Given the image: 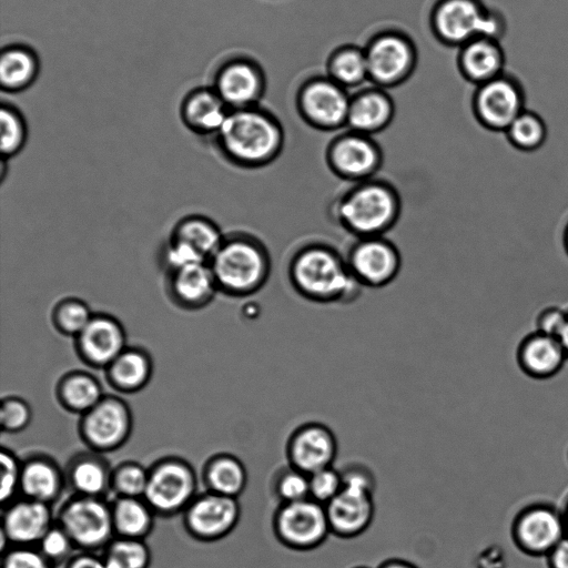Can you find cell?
Instances as JSON below:
<instances>
[{
    "label": "cell",
    "mask_w": 568,
    "mask_h": 568,
    "mask_svg": "<svg viewBox=\"0 0 568 568\" xmlns=\"http://www.w3.org/2000/svg\"><path fill=\"white\" fill-rule=\"evenodd\" d=\"M294 291L315 303H347L362 290L345 255L324 242H308L293 253L287 266Z\"/></svg>",
    "instance_id": "1"
},
{
    "label": "cell",
    "mask_w": 568,
    "mask_h": 568,
    "mask_svg": "<svg viewBox=\"0 0 568 568\" xmlns=\"http://www.w3.org/2000/svg\"><path fill=\"white\" fill-rule=\"evenodd\" d=\"M214 138L221 156L246 170L267 166L284 146L281 126L271 116L251 108L230 110Z\"/></svg>",
    "instance_id": "2"
},
{
    "label": "cell",
    "mask_w": 568,
    "mask_h": 568,
    "mask_svg": "<svg viewBox=\"0 0 568 568\" xmlns=\"http://www.w3.org/2000/svg\"><path fill=\"white\" fill-rule=\"evenodd\" d=\"M400 211L396 187L377 178L352 183L333 203L337 224L355 239L385 235L397 223Z\"/></svg>",
    "instance_id": "3"
},
{
    "label": "cell",
    "mask_w": 568,
    "mask_h": 568,
    "mask_svg": "<svg viewBox=\"0 0 568 568\" xmlns=\"http://www.w3.org/2000/svg\"><path fill=\"white\" fill-rule=\"evenodd\" d=\"M219 293L245 297L258 292L271 273V256L266 245L246 232L225 234L209 260Z\"/></svg>",
    "instance_id": "4"
},
{
    "label": "cell",
    "mask_w": 568,
    "mask_h": 568,
    "mask_svg": "<svg viewBox=\"0 0 568 568\" xmlns=\"http://www.w3.org/2000/svg\"><path fill=\"white\" fill-rule=\"evenodd\" d=\"M272 529L276 541L296 554L316 551L331 535L325 506L311 498L277 505Z\"/></svg>",
    "instance_id": "5"
},
{
    "label": "cell",
    "mask_w": 568,
    "mask_h": 568,
    "mask_svg": "<svg viewBox=\"0 0 568 568\" xmlns=\"http://www.w3.org/2000/svg\"><path fill=\"white\" fill-rule=\"evenodd\" d=\"M57 523L82 551L105 548L115 535L111 505L102 497L75 495L63 504Z\"/></svg>",
    "instance_id": "6"
},
{
    "label": "cell",
    "mask_w": 568,
    "mask_h": 568,
    "mask_svg": "<svg viewBox=\"0 0 568 568\" xmlns=\"http://www.w3.org/2000/svg\"><path fill=\"white\" fill-rule=\"evenodd\" d=\"M196 486L192 466L183 459L168 457L149 469L143 498L155 514L171 516L186 509L195 498Z\"/></svg>",
    "instance_id": "7"
},
{
    "label": "cell",
    "mask_w": 568,
    "mask_h": 568,
    "mask_svg": "<svg viewBox=\"0 0 568 568\" xmlns=\"http://www.w3.org/2000/svg\"><path fill=\"white\" fill-rule=\"evenodd\" d=\"M567 535L562 510L548 503H531L523 507L510 525V538L524 555L546 557Z\"/></svg>",
    "instance_id": "8"
},
{
    "label": "cell",
    "mask_w": 568,
    "mask_h": 568,
    "mask_svg": "<svg viewBox=\"0 0 568 568\" xmlns=\"http://www.w3.org/2000/svg\"><path fill=\"white\" fill-rule=\"evenodd\" d=\"M132 426V413L126 402L118 396L104 395L94 407L81 415L79 433L93 452L102 454L125 444Z\"/></svg>",
    "instance_id": "9"
},
{
    "label": "cell",
    "mask_w": 568,
    "mask_h": 568,
    "mask_svg": "<svg viewBox=\"0 0 568 568\" xmlns=\"http://www.w3.org/2000/svg\"><path fill=\"white\" fill-rule=\"evenodd\" d=\"M325 162L332 173L352 184L376 178L383 152L371 135L351 131L328 143Z\"/></svg>",
    "instance_id": "10"
},
{
    "label": "cell",
    "mask_w": 568,
    "mask_h": 568,
    "mask_svg": "<svg viewBox=\"0 0 568 568\" xmlns=\"http://www.w3.org/2000/svg\"><path fill=\"white\" fill-rule=\"evenodd\" d=\"M345 258L356 281L371 288L392 283L402 266L398 248L385 235L355 239Z\"/></svg>",
    "instance_id": "11"
},
{
    "label": "cell",
    "mask_w": 568,
    "mask_h": 568,
    "mask_svg": "<svg viewBox=\"0 0 568 568\" xmlns=\"http://www.w3.org/2000/svg\"><path fill=\"white\" fill-rule=\"evenodd\" d=\"M241 506L237 498L210 490L195 496L184 510L186 531L200 541H215L227 536L237 525Z\"/></svg>",
    "instance_id": "12"
},
{
    "label": "cell",
    "mask_w": 568,
    "mask_h": 568,
    "mask_svg": "<svg viewBox=\"0 0 568 568\" xmlns=\"http://www.w3.org/2000/svg\"><path fill=\"white\" fill-rule=\"evenodd\" d=\"M338 444L333 430L320 422H306L295 427L285 444L287 463L310 475L333 466Z\"/></svg>",
    "instance_id": "13"
},
{
    "label": "cell",
    "mask_w": 568,
    "mask_h": 568,
    "mask_svg": "<svg viewBox=\"0 0 568 568\" xmlns=\"http://www.w3.org/2000/svg\"><path fill=\"white\" fill-rule=\"evenodd\" d=\"M79 358L94 368H106L128 346L122 323L108 313H94L73 338Z\"/></svg>",
    "instance_id": "14"
},
{
    "label": "cell",
    "mask_w": 568,
    "mask_h": 568,
    "mask_svg": "<svg viewBox=\"0 0 568 568\" xmlns=\"http://www.w3.org/2000/svg\"><path fill=\"white\" fill-rule=\"evenodd\" d=\"M164 285L169 300L184 311L206 307L219 293L207 262L166 270Z\"/></svg>",
    "instance_id": "15"
},
{
    "label": "cell",
    "mask_w": 568,
    "mask_h": 568,
    "mask_svg": "<svg viewBox=\"0 0 568 568\" xmlns=\"http://www.w3.org/2000/svg\"><path fill=\"white\" fill-rule=\"evenodd\" d=\"M331 535L349 540L365 532L375 515L374 494L343 488L326 506Z\"/></svg>",
    "instance_id": "16"
},
{
    "label": "cell",
    "mask_w": 568,
    "mask_h": 568,
    "mask_svg": "<svg viewBox=\"0 0 568 568\" xmlns=\"http://www.w3.org/2000/svg\"><path fill=\"white\" fill-rule=\"evenodd\" d=\"M475 108L484 126L506 131L523 112V99L511 81L497 77L484 83L477 93Z\"/></svg>",
    "instance_id": "17"
},
{
    "label": "cell",
    "mask_w": 568,
    "mask_h": 568,
    "mask_svg": "<svg viewBox=\"0 0 568 568\" xmlns=\"http://www.w3.org/2000/svg\"><path fill=\"white\" fill-rule=\"evenodd\" d=\"M53 524L49 504L23 498L7 505L1 532L13 546H34Z\"/></svg>",
    "instance_id": "18"
},
{
    "label": "cell",
    "mask_w": 568,
    "mask_h": 568,
    "mask_svg": "<svg viewBox=\"0 0 568 568\" xmlns=\"http://www.w3.org/2000/svg\"><path fill=\"white\" fill-rule=\"evenodd\" d=\"M440 33L453 41H464L471 37L489 38L498 32V21L485 14L471 0H448L437 13Z\"/></svg>",
    "instance_id": "19"
},
{
    "label": "cell",
    "mask_w": 568,
    "mask_h": 568,
    "mask_svg": "<svg viewBox=\"0 0 568 568\" xmlns=\"http://www.w3.org/2000/svg\"><path fill=\"white\" fill-rule=\"evenodd\" d=\"M516 361L526 376L545 381L556 376L568 358L559 338L535 331L519 343Z\"/></svg>",
    "instance_id": "20"
},
{
    "label": "cell",
    "mask_w": 568,
    "mask_h": 568,
    "mask_svg": "<svg viewBox=\"0 0 568 568\" xmlns=\"http://www.w3.org/2000/svg\"><path fill=\"white\" fill-rule=\"evenodd\" d=\"M351 102L335 84L312 83L302 97V109L310 123L322 130H335L347 122Z\"/></svg>",
    "instance_id": "21"
},
{
    "label": "cell",
    "mask_w": 568,
    "mask_h": 568,
    "mask_svg": "<svg viewBox=\"0 0 568 568\" xmlns=\"http://www.w3.org/2000/svg\"><path fill=\"white\" fill-rule=\"evenodd\" d=\"M153 363L150 354L141 348L126 346L105 368L109 384L118 392L132 394L143 389L150 382Z\"/></svg>",
    "instance_id": "22"
},
{
    "label": "cell",
    "mask_w": 568,
    "mask_h": 568,
    "mask_svg": "<svg viewBox=\"0 0 568 568\" xmlns=\"http://www.w3.org/2000/svg\"><path fill=\"white\" fill-rule=\"evenodd\" d=\"M63 483L59 466L48 457L36 456L22 463L20 491L24 498L50 505L59 497Z\"/></svg>",
    "instance_id": "23"
},
{
    "label": "cell",
    "mask_w": 568,
    "mask_h": 568,
    "mask_svg": "<svg viewBox=\"0 0 568 568\" xmlns=\"http://www.w3.org/2000/svg\"><path fill=\"white\" fill-rule=\"evenodd\" d=\"M230 110L216 92L199 90L191 93L181 109V116L192 132L215 135Z\"/></svg>",
    "instance_id": "24"
},
{
    "label": "cell",
    "mask_w": 568,
    "mask_h": 568,
    "mask_svg": "<svg viewBox=\"0 0 568 568\" xmlns=\"http://www.w3.org/2000/svg\"><path fill=\"white\" fill-rule=\"evenodd\" d=\"M258 90V75L245 62L230 63L217 75L215 92L231 110L248 108Z\"/></svg>",
    "instance_id": "25"
},
{
    "label": "cell",
    "mask_w": 568,
    "mask_h": 568,
    "mask_svg": "<svg viewBox=\"0 0 568 568\" xmlns=\"http://www.w3.org/2000/svg\"><path fill=\"white\" fill-rule=\"evenodd\" d=\"M98 454H80L69 464L67 478L77 495L103 498L111 491L112 470Z\"/></svg>",
    "instance_id": "26"
},
{
    "label": "cell",
    "mask_w": 568,
    "mask_h": 568,
    "mask_svg": "<svg viewBox=\"0 0 568 568\" xmlns=\"http://www.w3.org/2000/svg\"><path fill=\"white\" fill-rule=\"evenodd\" d=\"M366 60L368 72L376 80L390 82L406 71L410 61V52L402 39L387 36L375 41Z\"/></svg>",
    "instance_id": "27"
},
{
    "label": "cell",
    "mask_w": 568,
    "mask_h": 568,
    "mask_svg": "<svg viewBox=\"0 0 568 568\" xmlns=\"http://www.w3.org/2000/svg\"><path fill=\"white\" fill-rule=\"evenodd\" d=\"M57 397L68 412L83 415L94 407L104 394L100 382L92 374L74 371L60 378Z\"/></svg>",
    "instance_id": "28"
},
{
    "label": "cell",
    "mask_w": 568,
    "mask_h": 568,
    "mask_svg": "<svg viewBox=\"0 0 568 568\" xmlns=\"http://www.w3.org/2000/svg\"><path fill=\"white\" fill-rule=\"evenodd\" d=\"M224 236L225 233L217 223L202 214L183 216L175 223L170 234V239L190 245L207 262Z\"/></svg>",
    "instance_id": "29"
},
{
    "label": "cell",
    "mask_w": 568,
    "mask_h": 568,
    "mask_svg": "<svg viewBox=\"0 0 568 568\" xmlns=\"http://www.w3.org/2000/svg\"><path fill=\"white\" fill-rule=\"evenodd\" d=\"M203 478L206 490L237 498L246 487L247 471L234 455L219 454L204 465Z\"/></svg>",
    "instance_id": "30"
},
{
    "label": "cell",
    "mask_w": 568,
    "mask_h": 568,
    "mask_svg": "<svg viewBox=\"0 0 568 568\" xmlns=\"http://www.w3.org/2000/svg\"><path fill=\"white\" fill-rule=\"evenodd\" d=\"M111 511L118 537L144 539L153 528L155 513L144 498L116 497Z\"/></svg>",
    "instance_id": "31"
},
{
    "label": "cell",
    "mask_w": 568,
    "mask_h": 568,
    "mask_svg": "<svg viewBox=\"0 0 568 568\" xmlns=\"http://www.w3.org/2000/svg\"><path fill=\"white\" fill-rule=\"evenodd\" d=\"M392 113L387 98L378 93H367L351 102L346 124L351 131L372 135L389 123Z\"/></svg>",
    "instance_id": "32"
},
{
    "label": "cell",
    "mask_w": 568,
    "mask_h": 568,
    "mask_svg": "<svg viewBox=\"0 0 568 568\" xmlns=\"http://www.w3.org/2000/svg\"><path fill=\"white\" fill-rule=\"evenodd\" d=\"M503 52L488 38L476 39L464 50L462 63L465 72L477 81H490L497 78L503 68Z\"/></svg>",
    "instance_id": "33"
},
{
    "label": "cell",
    "mask_w": 568,
    "mask_h": 568,
    "mask_svg": "<svg viewBox=\"0 0 568 568\" xmlns=\"http://www.w3.org/2000/svg\"><path fill=\"white\" fill-rule=\"evenodd\" d=\"M106 568H148L151 551L144 539L114 537L102 556Z\"/></svg>",
    "instance_id": "34"
},
{
    "label": "cell",
    "mask_w": 568,
    "mask_h": 568,
    "mask_svg": "<svg viewBox=\"0 0 568 568\" xmlns=\"http://www.w3.org/2000/svg\"><path fill=\"white\" fill-rule=\"evenodd\" d=\"M37 72L34 55L23 48H10L1 55L0 79L3 88L9 90L26 87Z\"/></svg>",
    "instance_id": "35"
},
{
    "label": "cell",
    "mask_w": 568,
    "mask_h": 568,
    "mask_svg": "<svg viewBox=\"0 0 568 568\" xmlns=\"http://www.w3.org/2000/svg\"><path fill=\"white\" fill-rule=\"evenodd\" d=\"M93 314L85 301L70 296L54 304L51 322L57 332L74 338L87 326Z\"/></svg>",
    "instance_id": "36"
},
{
    "label": "cell",
    "mask_w": 568,
    "mask_h": 568,
    "mask_svg": "<svg viewBox=\"0 0 568 568\" xmlns=\"http://www.w3.org/2000/svg\"><path fill=\"white\" fill-rule=\"evenodd\" d=\"M270 489L277 505L310 498L308 475L286 463L275 469Z\"/></svg>",
    "instance_id": "37"
},
{
    "label": "cell",
    "mask_w": 568,
    "mask_h": 568,
    "mask_svg": "<svg viewBox=\"0 0 568 568\" xmlns=\"http://www.w3.org/2000/svg\"><path fill=\"white\" fill-rule=\"evenodd\" d=\"M505 132L510 144L524 152L536 151L547 136L542 119L528 111H523Z\"/></svg>",
    "instance_id": "38"
},
{
    "label": "cell",
    "mask_w": 568,
    "mask_h": 568,
    "mask_svg": "<svg viewBox=\"0 0 568 568\" xmlns=\"http://www.w3.org/2000/svg\"><path fill=\"white\" fill-rule=\"evenodd\" d=\"M0 151L1 159L10 160L18 155L26 145L28 130L22 115L10 105H2L0 112Z\"/></svg>",
    "instance_id": "39"
},
{
    "label": "cell",
    "mask_w": 568,
    "mask_h": 568,
    "mask_svg": "<svg viewBox=\"0 0 568 568\" xmlns=\"http://www.w3.org/2000/svg\"><path fill=\"white\" fill-rule=\"evenodd\" d=\"M149 479V469L135 462H125L112 470L111 491L116 497L143 498Z\"/></svg>",
    "instance_id": "40"
},
{
    "label": "cell",
    "mask_w": 568,
    "mask_h": 568,
    "mask_svg": "<svg viewBox=\"0 0 568 568\" xmlns=\"http://www.w3.org/2000/svg\"><path fill=\"white\" fill-rule=\"evenodd\" d=\"M75 548L67 531L54 523L38 544L40 552L53 565L67 562Z\"/></svg>",
    "instance_id": "41"
},
{
    "label": "cell",
    "mask_w": 568,
    "mask_h": 568,
    "mask_svg": "<svg viewBox=\"0 0 568 568\" xmlns=\"http://www.w3.org/2000/svg\"><path fill=\"white\" fill-rule=\"evenodd\" d=\"M310 498L326 506L343 489L339 469L325 467L308 475Z\"/></svg>",
    "instance_id": "42"
},
{
    "label": "cell",
    "mask_w": 568,
    "mask_h": 568,
    "mask_svg": "<svg viewBox=\"0 0 568 568\" xmlns=\"http://www.w3.org/2000/svg\"><path fill=\"white\" fill-rule=\"evenodd\" d=\"M32 418L29 404L14 396L1 400L0 425L2 432L19 433L28 427Z\"/></svg>",
    "instance_id": "43"
},
{
    "label": "cell",
    "mask_w": 568,
    "mask_h": 568,
    "mask_svg": "<svg viewBox=\"0 0 568 568\" xmlns=\"http://www.w3.org/2000/svg\"><path fill=\"white\" fill-rule=\"evenodd\" d=\"M332 70L339 81L355 84L368 72L366 55L356 50L344 51L334 59Z\"/></svg>",
    "instance_id": "44"
},
{
    "label": "cell",
    "mask_w": 568,
    "mask_h": 568,
    "mask_svg": "<svg viewBox=\"0 0 568 568\" xmlns=\"http://www.w3.org/2000/svg\"><path fill=\"white\" fill-rule=\"evenodd\" d=\"M22 463L18 460L16 455L7 448H2L0 453V471L1 487L0 500L2 506L12 503L17 491H20Z\"/></svg>",
    "instance_id": "45"
},
{
    "label": "cell",
    "mask_w": 568,
    "mask_h": 568,
    "mask_svg": "<svg viewBox=\"0 0 568 568\" xmlns=\"http://www.w3.org/2000/svg\"><path fill=\"white\" fill-rule=\"evenodd\" d=\"M1 568H53L33 546H12L2 554Z\"/></svg>",
    "instance_id": "46"
},
{
    "label": "cell",
    "mask_w": 568,
    "mask_h": 568,
    "mask_svg": "<svg viewBox=\"0 0 568 568\" xmlns=\"http://www.w3.org/2000/svg\"><path fill=\"white\" fill-rule=\"evenodd\" d=\"M205 262L207 261L190 245L170 237L162 250V263L165 271Z\"/></svg>",
    "instance_id": "47"
},
{
    "label": "cell",
    "mask_w": 568,
    "mask_h": 568,
    "mask_svg": "<svg viewBox=\"0 0 568 568\" xmlns=\"http://www.w3.org/2000/svg\"><path fill=\"white\" fill-rule=\"evenodd\" d=\"M343 480V488L374 494L376 480L374 473L365 465L353 463L339 469Z\"/></svg>",
    "instance_id": "48"
},
{
    "label": "cell",
    "mask_w": 568,
    "mask_h": 568,
    "mask_svg": "<svg viewBox=\"0 0 568 568\" xmlns=\"http://www.w3.org/2000/svg\"><path fill=\"white\" fill-rule=\"evenodd\" d=\"M568 312L559 307H548L537 317L536 331L554 337H559L566 321Z\"/></svg>",
    "instance_id": "49"
},
{
    "label": "cell",
    "mask_w": 568,
    "mask_h": 568,
    "mask_svg": "<svg viewBox=\"0 0 568 568\" xmlns=\"http://www.w3.org/2000/svg\"><path fill=\"white\" fill-rule=\"evenodd\" d=\"M547 568H568V534L545 557Z\"/></svg>",
    "instance_id": "50"
},
{
    "label": "cell",
    "mask_w": 568,
    "mask_h": 568,
    "mask_svg": "<svg viewBox=\"0 0 568 568\" xmlns=\"http://www.w3.org/2000/svg\"><path fill=\"white\" fill-rule=\"evenodd\" d=\"M64 568H106L103 557H98L94 552L82 551L72 556Z\"/></svg>",
    "instance_id": "51"
},
{
    "label": "cell",
    "mask_w": 568,
    "mask_h": 568,
    "mask_svg": "<svg viewBox=\"0 0 568 568\" xmlns=\"http://www.w3.org/2000/svg\"><path fill=\"white\" fill-rule=\"evenodd\" d=\"M378 568H418L413 562L399 558V557H392L386 560H384Z\"/></svg>",
    "instance_id": "52"
},
{
    "label": "cell",
    "mask_w": 568,
    "mask_h": 568,
    "mask_svg": "<svg viewBox=\"0 0 568 568\" xmlns=\"http://www.w3.org/2000/svg\"><path fill=\"white\" fill-rule=\"evenodd\" d=\"M558 338H559V341L566 352L567 358H568V316H567L566 324H565Z\"/></svg>",
    "instance_id": "53"
},
{
    "label": "cell",
    "mask_w": 568,
    "mask_h": 568,
    "mask_svg": "<svg viewBox=\"0 0 568 568\" xmlns=\"http://www.w3.org/2000/svg\"><path fill=\"white\" fill-rule=\"evenodd\" d=\"M562 510V514H564V518H565V523H566V528H567V534H568V498L565 503V506L564 508L561 509Z\"/></svg>",
    "instance_id": "54"
},
{
    "label": "cell",
    "mask_w": 568,
    "mask_h": 568,
    "mask_svg": "<svg viewBox=\"0 0 568 568\" xmlns=\"http://www.w3.org/2000/svg\"><path fill=\"white\" fill-rule=\"evenodd\" d=\"M564 247L568 254V224L566 225V229L564 232Z\"/></svg>",
    "instance_id": "55"
},
{
    "label": "cell",
    "mask_w": 568,
    "mask_h": 568,
    "mask_svg": "<svg viewBox=\"0 0 568 568\" xmlns=\"http://www.w3.org/2000/svg\"><path fill=\"white\" fill-rule=\"evenodd\" d=\"M355 568H369V567H366V566H357Z\"/></svg>",
    "instance_id": "56"
},
{
    "label": "cell",
    "mask_w": 568,
    "mask_h": 568,
    "mask_svg": "<svg viewBox=\"0 0 568 568\" xmlns=\"http://www.w3.org/2000/svg\"><path fill=\"white\" fill-rule=\"evenodd\" d=\"M567 459H568V450H567Z\"/></svg>",
    "instance_id": "57"
}]
</instances>
